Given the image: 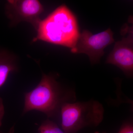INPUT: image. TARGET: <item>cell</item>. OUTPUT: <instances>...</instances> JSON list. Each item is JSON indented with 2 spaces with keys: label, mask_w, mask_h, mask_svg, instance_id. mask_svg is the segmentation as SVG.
Instances as JSON below:
<instances>
[{
  "label": "cell",
  "mask_w": 133,
  "mask_h": 133,
  "mask_svg": "<svg viewBox=\"0 0 133 133\" xmlns=\"http://www.w3.org/2000/svg\"><path fill=\"white\" fill-rule=\"evenodd\" d=\"M76 93L65 88L55 76L42 73V78L33 90L24 94V104L22 115L35 110L43 113L48 119L59 115L62 105L75 102Z\"/></svg>",
  "instance_id": "1"
},
{
  "label": "cell",
  "mask_w": 133,
  "mask_h": 133,
  "mask_svg": "<svg viewBox=\"0 0 133 133\" xmlns=\"http://www.w3.org/2000/svg\"><path fill=\"white\" fill-rule=\"evenodd\" d=\"M38 41L70 48H74L80 33L76 17L65 5H62L42 20L36 29Z\"/></svg>",
  "instance_id": "2"
},
{
  "label": "cell",
  "mask_w": 133,
  "mask_h": 133,
  "mask_svg": "<svg viewBox=\"0 0 133 133\" xmlns=\"http://www.w3.org/2000/svg\"><path fill=\"white\" fill-rule=\"evenodd\" d=\"M104 113L103 105L97 101L67 102L59 113L61 129L65 133H76L86 127H97L103 121Z\"/></svg>",
  "instance_id": "3"
},
{
  "label": "cell",
  "mask_w": 133,
  "mask_h": 133,
  "mask_svg": "<svg viewBox=\"0 0 133 133\" xmlns=\"http://www.w3.org/2000/svg\"><path fill=\"white\" fill-rule=\"evenodd\" d=\"M114 41L113 33L110 29L95 34L85 30L80 34L76 45L71 51L72 53L85 54L92 63H96L104 55V49Z\"/></svg>",
  "instance_id": "4"
},
{
  "label": "cell",
  "mask_w": 133,
  "mask_h": 133,
  "mask_svg": "<svg viewBox=\"0 0 133 133\" xmlns=\"http://www.w3.org/2000/svg\"><path fill=\"white\" fill-rule=\"evenodd\" d=\"M5 11L10 25L26 22L36 29L42 21L41 16L44 9L37 0H10L7 1Z\"/></svg>",
  "instance_id": "5"
},
{
  "label": "cell",
  "mask_w": 133,
  "mask_h": 133,
  "mask_svg": "<svg viewBox=\"0 0 133 133\" xmlns=\"http://www.w3.org/2000/svg\"><path fill=\"white\" fill-rule=\"evenodd\" d=\"M126 28L127 35L116 43L106 63L116 65L127 75L131 76L133 71L132 28Z\"/></svg>",
  "instance_id": "6"
},
{
  "label": "cell",
  "mask_w": 133,
  "mask_h": 133,
  "mask_svg": "<svg viewBox=\"0 0 133 133\" xmlns=\"http://www.w3.org/2000/svg\"><path fill=\"white\" fill-rule=\"evenodd\" d=\"M19 69L15 55L6 50H0V88L5 84L10 74Z\"/></svg>",
  "instance_id": "7"
},
{
  "label": "cell",
  "mask_w": 133,
  "mask_h": 133,
  "mask_svg": "<svg viewBox=\"0 0 133 133\" xmlns=\"http://www.w3.org/2000/svg\"><path fill=\"white\" fill-rule=\"evenodd\" d=\"M37 133H65L54 121L47 119L39 126Z\"/></svg>",
  "instance_id": "8"
},
{
  "label": "cell",
  "mask_w": 133,
  "mask_h": 133,
  "mask_svg": "<svg viewBox=\"0 0 133 133\" xmlns=\"http://www.w3.org/2000/svg\"><path fill=\"white\" fill-rule=\"evenodd\" d=\"M118 133H133L132 124L129 123L124 124Z\"/></svg>",
  "instance_id": "9"
},
{
  "label": "cell",
  "mask_w": 133,
  "mask_h": 133,
  "mask_svg": "<svg viewBox=\"0 0 133 133\" xmlns=\"http://www.w3.org/2000/svg\"><path fill=\"white\" fill-rule=\"evenodd\" d=\"M5 114V108L3 99L0 96V128L2 124V121Z\"/></svg>",
  "instance_id": "10"
},
{
  "label": "cell",
  "mask_w": 133,
  "mask_h": 133,
  "mask_svg": "<svg viewBox=\"0 0 133 133\" xmlns=\"http://www.w3.org/2000/svg\"><path fill=\"white\" fill-rule=\"evenodd\" d=\"M94 133H99V132H94ZM102 133H106V132H102Z\"/></svg>",
  "instance_id": "11"
},
{
  "label": "cell",
  "mask_w": 133,
  "mask_h": 133,
  "mask_svg": "<svg viewBox=\"0 0 133 133\" xmlns=\"http://www.w3.org/2000/svg\"><path fill=\"white\" fill-rule=\"evenodd\" d=\"M0 133H3V132H1V131H0Z\"/></svg>",
  "instance_id": "12"
}]
</instances>
